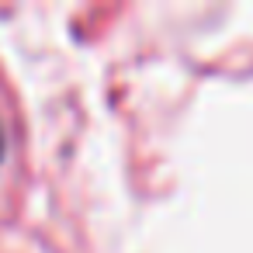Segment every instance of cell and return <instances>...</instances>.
<instances>
[{"label": "cell", "instance_id": "6da1fadb", "mask_svg": "<svg viewBox=\"0 0 253 253\" xmlns=\"http://www.w3.org/2000/svg\"><path fill=\"white\" fill-rule=\"evenodd\" d=\"M0 149H4V142H0Z\"/></svg>", "mask_w": 253, "mask_h": 253}]
</instances>
